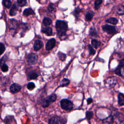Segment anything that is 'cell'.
Masks as SVG:
<instances>
[{"mask_svg":"<svg viewBox=\"0 0 124 124\" xmlns=\"http://www.w3.org/2000/svg\"><path fill=\"white\" fill-rule=\"evenodd\" d=\"M1 69L2 72H7L8 71V66L6 64H3L1 66Z\"/></svg>","mask_w":124,"mask_h":124,"instance_id":"obj_39","label":"cell"},{"mask_svg":"<svg viewBox=\"0 0 124 124\" xmlns=\"http://www.w3.org/2000/svg\"><path fill=\"white\" fill-rule=\"evenodd\" d=\"M35 88V84L33 82H30L27 84V88L30 90H31Z\"/></svg>","mask_w":124,"mask_h":124,"instance_id":"obj_37","label":"cell"},{"mask_svg":"<svg viewBox=\"0 0 124 124\" xmlns=\"http://www.w3.org/2000/svg\"><path fill=\"white\" fill-rule=\"evenodd\" d=\"M113 123V117L110 115L107 118L105 119L102 121L103 124H112Z\"/></svg>","mask_w":124,"mask_h":124,"instance_id":"obj_19","label":"cell"},{"mask_svg":"<svg viewBox=\"0 0 124 124\" xmlns=\"http://www.w3.org/2000/svg\"><path fill=\"white\" fill-rule=\"evenodd\" d=\"M38 76V75L37 73V72H36L34 71L30 72L28 74L29 78L30 79H34L36 78Z\"/></svg>","mask_w":124,"mask_h":124,"instance_id":"obj_20","label":"cell"},{"mask_svg":"<svg viewBox=\"0 0 124 124\" xmlns=\"http://www.w3.org/2000/svg\"><path fill=\"white\" fill-rule=\"evenodd\" d=\"M43 42L40 40H37L35 42L33 45V48L35 51H38L43 46Z\"/></svg>","mask_w":124,"mask_h":124,"instance_id":"obj_10","label":"cell"},{"mask_svg":"<svg viewBox=\"0 0 124 124\" xmlns=\"http://www.w3.org/2000/svg\"><path fill=\"white\" fill-rule=\"evenodd\" d=\"M118 102L120 106L124 105V94L119 93L118 95Z\"/></svg>","mask_w":124,"mask_h":124,"instance_id":"obj_13","label":"cell"},{"mask_svg":"<svg viewBox=\"0 0 124 124\" xmlns=\"http://www.w3.org/2000/svg\"><path fill=\"white\" fill-rule=\"evenodd\" d=\"M70 83V80L67 78H64L63 79L60 84V86L61 87H64L67 86Z\"/></svg>","mask_w":124,"mask_h":124,"instance_id":"obj_23","label":"cell"},{"mask_svg":"<svg viewBox=\"0 0 124 124\" xmlns=\"http://www.w3.org/2000/svg\"><path fill=\"white\" fill-rule=\"evenodd\" d=\"M37 55L34 53L29 54L27 58V62L30 64H35L37 61Z\"/></svg>","mask_w":124,"mask_h":124,"instance_id":"obj_6","label":"cell"},{"mask_svg":"<svg viewBox=\"0 0 124 124\" xmlns=\"http://www.w3.org/2000/svg\"><path fill=\"white\" fill-rule=\"evenodd\" d=\"M5 49V47L3 44H2V43H0V55L2 54L4 52Z\"/></svg>","mask_w":124,"mask_h":124,"instance_id":"obj_38","label":"cell"},{"mask_svg":"<svg viewBox=\"0 0 124 124\" xmlns=\"http://www.w3.org/2000/svg\"><path fill=\"white\" fill-rule=\"evenodd\" d=\"M66 123V119L57 116L51 117L48 121L49 124H65Z\"/></svg>","mask_w":124,"mask_h":124,"instance_id":"obj_4","label":"cell"},{"mask_svg":"<svg viewBox=\"0 0 124 124\" xmlns=\"http://www.w3.org/2000/svg\"><path fill=\"white\" fill-rule=\"evenodd\" d=\"M81 11H82L81 9H80L79 7H77L75 9L74 11H73V14L75 16L76 18H77L79 16V15L80 13L81 12Z\"/></svg>","mask_w":124,"mask_h":124,"instance_id":"obj_26","label":"cell"},{"mask_svg":"<svg viewBox=\"0 0 124 124\" xmlns=\"http://www.w3.org/2000/svg\"><path fill=\"white\" fill-rule=\"evenodd\" d=\"M42 31L48 36H51V35H52V30L51 27H45L42 29Z\"/></svg>","mask_w":124,"mask_h":124,"instance_id":"obj_16","label":"cell"},{"mask_svg":"<svg viewBox=\"0 0 124 124\" xmlns=\"http://www.w3.org/2000/svg\"><path fill=\"white\" fill-rule=\"evenodd\" d=\"M91 44L93 47L95 48H98L101 45V42L96 39H93L91 40Z\"/></svg>","mask_w":124,"mask_h":124,"instance_id":"obj_17","label":"cell"},{"mask_svg":"<svg viewBox=\"0 0 124 124\" xmlns=\"http://www.w3.org/2000/svg\"><path fill=\"white\" fill-rule=\"evenodd\" d=\"M89 35L92 37H97L98 35V33L94 27H91L89 30Z\"/></svg>","mask_w":124,"mask_h":124,"instance_id":"obj_12","label":"cell"},{"mask_svg":"<svg viewBox=\"0 0 124 124\" xmlns=\"http://www.w3.org/2000/svg\"><path fill=\"white\" fill-rule=\"evenodd\" d=\"M104 81V84L106 87L108 88H111L117 83V79L114 77H109L106 79Z\"/></svg>","mask_w":124,"mask_h":124,"instance_id":"obj_5","label":"cell"},{"mask_svg":"<svg viewBox=\"0 0 124 124\" xmlns=\"http://www.w3.org/2000/svg\"><path fill=\"white\" fill-rule=\"evenodd\" d=\"M57 98V96L55 93H52L50 95L48 96L46 99L48 100L50 103L52 102H54Z\"/></svg>","mask_w":124,"mask_h":124,"instance_id":"obj_22","label":"cell"},{"mask_svg":"<svg viewBox=\"0 0 124 124\" xmlns=\"http://www.w3.org/2000/svg\"><path fill=\"white\" fill-rule=\"evenodd\" d=\"M102 28L103 31L107 32L108 34L114 35L118 32L117 29L115 27L108 24H105L103 25Z\"/></svg>","mask_w":124,"mask_h":124,"instance_id":"obj_2","label":"cell"},{"mask_svg":"<svg viewBox=\"0 0 124 124\" xmlns=\"http://www.w3.org/2000/svg\"><path fill=\"white\" fill-rule=\"evenodd\" d=\"M2 4L4 7L7 8H9L11 7L12 2L10 0H3L2 1Z\"/></svg>","mask_w":124,"mask_h":124,"instance_id":"obj_27","label":"cell"},{"mask_svg":"<svg viewBox=\"0 0 124 124\" xmlns=\"http://www.w3.org/2000/svg\"><path fill=\"white\" fill-rule=\"evenodd\" d=\"M103 1L101 0H96L94 1V8L95 10H98L99 8L100 5H101Z\"/></svg>","mask_w":124,"mask_h":124,"instance_id":"obj_28","label":"cell"},{"mask_svg":"<svg viewBox=\"0 0 124 124\" xmlns=\"http://www.w3.org/2000/svg\"><path fill=\"white\" fill-rule=\"evenodd\" d=\"M55 26L58 36H62L66 34V31L68 29V25L66 22L58 20L56 22Z\"/></svg>","mask_w":124,"mask_h":124,"instance_id":"obj_1","label":"cell"},{"mask_svg":"<svg viewBox=\"0 0 124 124\" xmlns=\"http://www.w3.org/2000/svg\"><path fill=\"white\" fill-rule=\"evenodd\" d=\"M48 10L50 13H54L56 11V8L53 3H50L48 6Z\"/></svg>","mask_w":124,"mask_h":124,"instance_id":"obj_30","label":"cell"},{"mask_svg":"<svg viewBox=\"0 0 124 124\" xmlns=\"http://www.w3.org/2000/svg\"><path fill=\"white\" fill-rule=\"evenodd\" d=\"M18 5L20 6H24L27 3V1L25 0H18L17 1Z\"/></svg>","mask_w":124,"mask_h":124,"instance_id":"obj_34","label":"cell"},{"mask_svg":"<svg viewBox=\"0 0 124 124\" xmlns=\"http://www.w3.org/2000/svg\"><path fill=\"white\" fill-rule=\"evenodd\" d=\"M61 108L65 110H71L73 108V103L67 99H63L61 101Z\"/></svg>","mask_w":124,"mask_h":124,"instance_id":"obj_3","label":"cell"},{"mask_svg":"<svg viewBox=\"0 0 124 124\" xmlns=\"http://www.w3.org/2000/svg\"><path fill=\"white\" fill-rule=\"evenodd\" d=\"M121 70H122V69L117 67V68L114 70V72L118 76H122V73H121Z\"/></svg>","mask_w":124,"mask_h":124,"instance_id":"obj_36","label":"cell"},{"mask_svg":"<svg viewBox=\"0 0 124 124\" xmlns=\"http://www.w3.org/2000/svg\"><path fill=\"white\" fill-rule=\"evenodd\" d=\"M13 119V117L11 116H7L4 119V122L5 124H11Z\"/></svg>","mask_w":124,"mask_h":124,"instance_id":"obj_29","label":"cell"},{"mask_svg":"<svg viewBox=\"0 0 124 124\" xmlns=\"http://www.w3.org/2000/svg\"><path fill=\"white\" fill-rule=\"evenodd\" d=\"M23 15L25 16H28L31 15H33L34 14V11L33 10L30 8L25 9L23 11Z\"/></svg>","mask_w":124,"mask_h":124,"instance_id":"obj_21","label":"cell"},{"mask_svg":"<svg viewBox=\"0 0 124 124\" xmlns=\"http://www.w3.org/2000/svg\"><path fill=\"white\" fill-rule=\"evenodd\" d=\"M93 102V99L91 98H88L87 100V102L88 104H91Z\"/></svg>","mask_w":124,"mask_h":124,"instance_id":"obj_41","label":"cell"},{"mask_svg":"<svg viewBox=\"0 0 124 124\" xmlns=\"http://www.w3.org/2000/svg\"><path fill=\"white\" fill-rule=\"evenodd\" d=\"M18 9L17 8V6L16 5V3H15L12 7V8L10 9V12H9V14L10 16H15L16 14L17 13V10Z\"/></svg>","mask_w":124,"mask_h":124,"instance_id":"obj_14","label":"cell"},{"mask_svg":"<svg viewBox=\"0 0 124 124\" xmlns=\"http://www.w3.org/2000/svg\"><path fill=\"white\" fill-rule=\"evenodd\" d=\"M58 56L59 59L62 61L65 60V59L66 58V55L61 52H59L58 53Z\"/></svg>","mask_w":124,"mask_h":124,"instance_id":"obj_33","label":"cell"},{"mask_svg":"<svg viewBox=\"0 0 124 124\" xmlns=\"http://www.w3.org/2000/svg\"><path fill=\"white\" fill-rule=\"evenodd\" d=\"M88 49L89 51V55H93L95 54V50L93 47V46L91 45H88Z\"/></svg>","mask_w":124,"mask_h":124,"instance_id":"obj_25","label":"cell"},{"mask_svg":"<svg viewBox=\"0 0 124 124\" xmlns=\"http://www.w3.org/2000/svg\"><path fill=\"white\" fill-rule=\"evenodd\" d=\"M43 24L45 25L48 26V25H50L51 24L52 20H51V19L50 18L46 17H45L43 19Z\"/></svg>","mask_w":124,"mask_h":124,"instance_id":"obj_24","label":"cell"},{"mask_svg":"<svg viewBox=\"0 0 124 124\" xmlns=\"http://www.w3.org/2000/svg\"><path fill=\"white\" fill-rule=\"evenodd\" d=\"M93 116V113L92 111H88L86 113V118L87 120H90L92 118Z\"/></svg>","mask_w":124,"mask_h":124,"instance_id":"obj_32","label":"cell"},{"mask_svg":"<svg viewBox=\"0 0 124 124\" xmlns=\"http://www.w3.org/2000/svg\"><path fill=\"white\" fill-rule=\"evenodd\" d=\"M117 67L119 68H120L121 69H122V68L124 67V58L121 60Z\"/></svg>","mask_w":124,"mask_h":124,"instance_id":"obj_40","label":"cell"},{"mask_svg":"<svg viewBox=\"0 0 124 124\" xmlns=\"http://www.w3.org/2000/svg\"><path fill=\"white\" fill-rule=\"evenodd\" d=\"M9 29H12V30H15L18 27V23L17 21L14 19H11L9 23Z\"/></svg>","mask_w":124,"mask_h":124,"instance_id":"obj_9","label":"cell"},{"mask_svg":"<svg viewBox=\"0 0 124 124\" xmlns=\"http://www.w3.org/2000/svg\"><path fill=\"white\" fill-rule=\"evenodd\" d=\"M0 63H1V61H0Z\"/></svg>","mask_w":124,"mask_h":124,"instance_id":"obj_42","label":"cell"},{"mask_svg":"<svg viewBox=\"0 0 124 124\" xmlns=\"http://www.w3.org/2000/svg\"><path fill=\"white\" fill-rule=\"evenodd\" d=\"M116 13L118 15H124V5L123 4H119L117 8Z\"/></svg>","mask_w":124,"mask_h":124,"instance_id":"obj_15","label":"cell"},{"mask_svg":"<svg viewBox=\"0 0 124 124\" xmlns=\"http://www.w3.org/2000/svg\"><path fill=\"white\" fill-rule=\"evenodd\" d=\"M56 40L54 38H51L46 43V49L47 50L52 49L55 46Z\"/></svg>","mask_w":124,"mask_h":124,"instance_id":"obj_8","label":"cell"},{"mask_svg":"<svg viewBox=\"0 0 124 124\" xmlns=\"http://www.w3.org/2000/svg\"><path fill=\"white\" fill-rule=\"evenodd\" d=\"M117 117L119 120L121 122L124 121V115L121 113H117Z\"/></svg>","mask_w":124,"mask_h":124,"instance_id":"obj_35","label":"cell"},{"mask_svg":"<svg viewBox=\"0 0 124 124\" xmlns=\"http://www.w3.org/2000/svg\"><path fill=\"white\" fill-rule=\"evenodd\" d=\"M94 16V13L92 11H87L85 15V20L87 21H90L92 20Z\"/></svg>","mask_w":124,"mask_h":124,"instance_id":"obj_11","label":"cell"},{"mask_svg":"<svg viewBox=\"0 0 124 124\" xmlns=\"http://www.w3.org/2000/svg\"><path fill=\"white\" fill-rule=\"evenodd\" d=\"M41 104H42V106L44 108H46L47 107H48L49 104H50V102L47 100L46 98L45 99H43L42 101V102H41Z\"/></svg>","mask_w":124,"mask_h":124,"instance_id":"obj_31","label":"cell"},{"mask_svg":"<svg viewBox=\"0 0 124 124\" xmlns=\"http://www.w3.org/2000/svg\"><path fill=\"white\" fill-rule=\"evenodd\" d=\"M21 89V86L19 84L17 83L12 84L10 87V90L11 92L13 93H15L19 92Z\"/></svg>","mask_w":124,"mask_h":124,"instance_id":"obj_7","label":"cell"},{"mask_svg":"<svg viewBox=\"0 0 124 124\" xmlns=\"http://www.w3.org/2000/svg\"><path fill=\"white\" fill-rule=\"evenodd\" d=\"M106 22L113 25H116L118 22V19L115 17H111L106 20Z\"/></svg>","mask_w":124,"mask_h":124,"instance_id":"obj_18","label":"cell"}]
</instances>
